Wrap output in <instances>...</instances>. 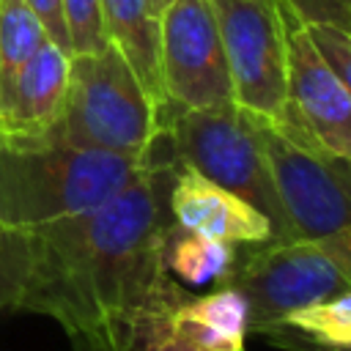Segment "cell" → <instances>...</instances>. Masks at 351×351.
Returning <instances> with one entry per match:
<instances>
[{
  "label": "cell",
  "mask_w": 351,
  "mask_h": 351,
  "mask_svg": "<svg viewBox=\"0 0 351 351\" xmlns=\"http://www.w3.org/2000/svg\"><path fill=\"white\" fill-rule=\"evenodd\" d=\"M176 167L162 132L154 159L112 200L25 233L27 274L14 310L55 318L85 351H132L140 321L173 282L162 244Z\"/></svg>",
  "instance_id": "cell-1"
},
{
  "label": "cell",
  "mask_w": 351,
  "mask_h": 351,
  "mask_svg": "<svg viewBox=\"0 0 351 351\" xmlns=\"http://www.w3.org/2000/svg\"><path fill=\"white\" fill-rule=\"evenodd\" d=\"M156 143L145 156H123L47 134L0 132V228L33 233L104 206L143 173Z\"/></svg>",
  "instance_id": "cell-2"
},
{
  "label": "cell",
  "mask_w": 351,
  "mask_h": 351,
  "mask_svg": "<svg viewBox=\"0 0 351 351\" xmlns=\"http://www.w3.org/2000/svg\"><path fill=\"white\" fill-rule=\"evenodd\" d=\"M167 115L137 80L126 58L107 44L71 55L66 101L47 137L123 156H145Z\"/></svg>",
  "instance_id": "cell-3"
},
{
  "label": "cell",
  "mask_w": 351,
  "mask_h": 351,
  "mask_svg": "<svg viewBox=\"0 0 351 351\" xmlns=\"http://www.w3.org/2000/svg\"><path fill=\"white\" fill-rule=\"evenodd\" d=\"M247 299L250 332L351 288V225L291 241L244 244L222 280Z\"/></svg>",
  "instance_id": "cell-4"
},
{
  "label": "cell",
  "mask_w": 351,
  "mask_h": 351,
  "mask_svg": "<svg viewBox=\"0 0 351 351\" xmlns=\"http://www.w3.org/2000/svg\"><path fill=\"white\" fill-rule=\"evenodd\" d=\"M165 132L178 165L258 208L271 222L274 241L291 239L288 217L280 206L252 112L241 110L236 101L170 110Z\"/></svg>",
  "instance_id": "cell-5"
},
{
  "label": "cell",
  "mask_w": 351,
  "mask_h": 351,
  "mask_svg": "<svg viewBox=\"0 0 351 351\" xmlns=\"http://www.w3.org/2000/svg\"><path fill=\"white\" fill-rule=\"evenodd\" d=\"M252 118L291 239H313L351 225V159L291 137L271 118Z\"/></svg>",
  "instance_id": "cell-6"
},
{
  "label": "cell",
  "mask_w": 351,
  "mask_h": 351,
  "mask_svg": "<svg viewBox=\"0 0 351 351\" xmlns=\"http://www.w3.org/2000/svg\"><path fill=\"white\" fill-rule=\"evenodd\" d=\"M277 3L285 33V110L271 121L296 140L351 159V93L313 47L304 19L285 0Z\"/></svg>",
  "instance_id": "cell-7"
},
{
  "label": "cell",
  "mask_w": 351,
  "mask_h": 351,
  "mask_svg": "<svg viewBox=\"0 0 351 351\" xmlns=\"http://www.w3.org/2000/svg\"><path fill=\"white\" fill-rule=\"evenodd\" d=\"M225 47L233 101L263 118L285 110V33L277 0H208Z\"/></svg>",
  "instance_id": "cell-8"
},
{
  "label": "cell",
  "mask_w": 351,
  "mask_h": 351,
  "mask_svg": "<svg viewBox=\"0 0 351 351\" xmlns=\"http://www.w3.org/2000/svg\"><path fill=\"white\" fill-rule=\"evenodd\" d=\"M159 66L170 110L233 101L230 69L208 0L165 3L159 11Z\"/></svg>",
  "instance_id": "cell-9"
},
{
  "label": "cell",
  "mask_w": 351,
  "mask_h": 351,
  "mask_svg": "<svg viewBox=\"0 0 351 351\" xmlns=\"http://www.w3.org/2000/svg\"><path fill=\"white\" fill-rule=\"evenodd\" d=\"M247 335V299L233 285L192 296L173 280L140 321L132 351H244Z\"/></svg>",
  "instance_id": "cell-10"
},
{
  "label": "cell",
  "mask_w": 351,
  "mask_h": 351,
  "mask_svg": "<svg viewBox=\"0 0 351 351\" xmlns=\"http://www.w3.org/2000/svg\"><path fill=\"white\" fill-rule=\"evenodd\" d=\"M173 225L236 247L274 241L271 222L239 195L178 165L170 186Z\"/></svg>",
  "instance_id": "cell-11"
},
{
  "label": "cell",
  "mask_w": 351,
  "mask_h": 351,
  "mask_svg": "<svg viewBox=\"0 0 351 351\" xmlns=\"http://www.w3.org/2000/svg\"><path fill=\"white\" fill-rule=\"evenodd\" d=\"M71 55L55 41H44L19 69L0 101V132L47 134L58 121L69 88Z\"/></svg>",
  "instance_id": "cell-12"
},
{
  "label": "cell",
  "mask_w": 351,
  "mask_h": 351,
  "mask_svg": "<svg viewBox=\"0 0 351 351\" xmlns=\"http://www.w3.org/2000/svg\"><path fill=\"white\" fill-rule=\"evenodd\" d=\"M107 41L126 58L151 99L170 112L159 66V11L154 0H101Z\"/></svg>",
  "instance_id": "cell-13"
},
{
  "label": "cell",
  "mask_w": 351,
  "mask_h": 351,
  "mask_svg": "<svg viewBox=\"0 0 351 351\" xmlns=\"http://www.w3.org/2000/svg\"><path fill=\"white\" fill-rule=\"evenodd\" d=\"M236 252H239L236 244L170 225L162 244V263L173 280H178L181 285L197 288L208 282H222L233 269Z\"/></svg>",
  "instance_id": "cell-14"
},
{
  "label": "cell",
  "mask_w": 351,
  "mask_h": 351,
  "mask_svg": "<svg viewBox=\"0 0 351 351\" xmlns=\"http://www.w3.org/2000/svg\"><path fill=\"white\" fill-rule=\"evenodd\" d=\"M44 41V25L25 0H0V101Z\"/></svg>",
  "instance_id": "cell-15"
},
{
  "label": "cell",
  "mask_w": 351,
  "mask_h": 351,
  "mask_svg": "<svg viewBox=\"0 0 351 351\" xmlns=\"http://www.w3.org/2000/svg\"><path fill=\"white\" fill-rule=\"evenodd\" d=\"M318 346L351 348V288L288 313L280 324Z\"/></svg>",
  "instance_id": "cell-16"
},
{
  "label": "cell",
  "mask_w": 351,
  "mask_h": 351,
  "mask_svg": "<svg viewBox=\"0 0 351 351\" xmlns=\"http://www.w3.org/2000/svg\"><path fill=\"white\" fill-rule=\"evenodd\" d=\"M60 5H63V22H66L71 55L99 52L110 44L104 33L101 0H60Z\"/></svg>",
  "instance_id": "cell-17"
},
{
  "label": "cell",
  "mask_w": 351,
  "mask_h": 351,
  "mask_svg": "<svg viewBox=\"0 0 351 351\" xmlns=\"http://www.w3.org/2000/svg\"><path fill=\"white\" fill-rule=\"evenodd\" d=\"M27 274V236L0 228V315L14 310Z\"/></svg>",
  "instance_id": "cell-18"
},
{
  "label": "cell",
  "mask_w": 351,
  "mask_h": 351,
  "mask_svg": "<svg viewBox=\"0 0 351 351\" xmlns=\"http://www.w3.org/2000/svg\"><path fill=\"white\" fill-rule=\"evenodd\" d=\"M304 27L318 55L337 74L343 88L351 93V33L326 22H304Z\"/></svg>",
  "instance_id": "cell-19"
},
{
  "label": "cell",
  "mask_w": 351,
  "mask_h": 351,
  "mask_svg": "<svg viewBox=\"0 0 351 351\" xmlns=\"http://www.w3.org/2000/svg\"><path fill=\"white\" fill-rule=\"evenodd\" d=\"M304 22H326L351 33V0H285Z\"/></svg>",
  "instance_id": "cell-20"
},
{
  "label": "cell",
  "mask_w": 351,
  "mask_h": 351,
  "mask_svg": "<svg viewBox=\"0 0 351 351\" xmlns=\"http://www.w3.org/2000/svg\"><path fill=\"white\" fill-rule=\"evenodd\" d=\"M30 5V11L38 16V22L44 25V33L49 41H55L58 47H63L69 55V36H66V22H63V5L60 0H25Z\"/></svg>",
  "instance_id": "cell-21"
},
{
  "label": "cell",
  "mask_w": 351,
  "mask_h": 351,
  "mask_svg": "<svg viewBox=\"0 0 351 351\" xmlns=\"http://www.w3.org/2000/svg\"><path fill=\"white\" fill-rule=\"evenodd\" d=\"M261 335H263L274 348H282V351H351V348L318 346V343L304 340L302 335H296L293 329H285V326H266V329H261Z\"/></svg>",
  "instance_id": "cell-22"
},
{
  "label": "cell",
  "mask_w": 351,
  "mask_h": 351,
  "mask_svg": "<svg viewBox=\"0 0 351 351\" xmlns=\"http://www.w3.org/2000/svg\"><path fill=\"white\" fill-rule=\"evenodd\" d=\"M165 3H167V0H154V8H156V11H162V8H165Z\"/></svg>",
  "instance_id": "cell-23"
}]
</instances>
